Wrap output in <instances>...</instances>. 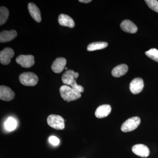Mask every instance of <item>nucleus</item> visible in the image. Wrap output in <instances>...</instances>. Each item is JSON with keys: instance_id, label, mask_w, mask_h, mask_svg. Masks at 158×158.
I'll list each match as a JSON object with an SVG mask.
<instances>
[{"instance_id": "obj_5", "label": "nucleus", "mask_w": 158, "mask_h": 158, "mask_svg": "<svg viewBox=\"0 0 158 158\" xmlns=\"http://www.w3.org/2000/svg\"><path fill=\"white\" fill-rule=\"evenodd\" d=\"M140 123L141 119L139 117H131L123 123L121 126V131L123 132L132 131L137 128Z\"/></svg>"}, {"instance_id": "obj_6", "label": "nucleus", "mask_w": 158, "mask_h": 158, "mask_svg": "<svg viewBox=\"0 0 158 158\" xmlns=\"http://www.w3.org/2000/svg\"><path fill=\"white\" fill-rule=\"evenodd\" d=\"M16 62L23 68H28L34 65V57L32 55H20L16 59Z\"/></svg>"}, {"instance_id": "obj_15", "label": "nucleus", "mask_w": 158, "mask_h": 158, "mask_svg": "<svg viewBox=\"0 0 158 158\" xmlns=\"http://www.w3.org/2000/svg\"><path fill=\"white\" fill-rule=\"evenodd\" d=\"M17 32L15 30L10 31H4L0 34V42H9L15 39L17 36Z\"/></svg>"}, {"instance_id": "obj_22", "label": "nucleus", "mask_w": 158, "mask_h": 158, "mask_svg": "<svg viewBox=\"0 0 158 158\" xmlns=\"http://www.w3.org/2000/svg\"><path fill=\"white\" fill-rule=\"evenodd\" d=\"M145 2L152 10L158 13V1L156 0H145Z\"/></svg>"}, {"instance_id": "obj_13", "label": "nucleus", "mask_w": 158, "mask_h": 158, "mask_svg": "<svg viewBox=\"0 0 158 158\" xmlns=\"http://www.w3.org/2000/svg\"><path fill=\"white\" fill-rule=\"evenodd\" d=\"M120 27L122 30L127 33L135 34L138 31V27L130 20H125L121 23Z\"/></svg>"}, {"instance_id": "obj_23", "label": "nucleus", "mask_w": 158, "mask_h": 158, "mask_svg": "<svg viewBox=\"0 0 158 158\" xmlns=\"http://www.w3.org/2000/svg\"><path fill=\"white\" fill-rule=\"evenodd\" d=\"M49 141L50 143L54 145H57L59 144V140L57 137L55 136H51L49 138Z\"/></svg>"}, {"instance_id": "obj_10", "label": "nucleus", "mask_w": 158, "mask_h": 158, "mask_svg": "<svg viewBox=\"0 0 158 158\" xmlns=\"http://www.w3.org/2000/svg\"><path fill=\"white\" fill-rule=\"evenodd\" d=\"M133 152L136 155L141 157H147L149 155L150 151L148 148L143 144H137L132 148Z\"/></svg>"}, {"instance_id": "obj_4", "label": "nucleus", "mask_w": 158, "mask_h": 158, "mask_svg": "<svg viewBox=\"0 0 158 158\" xmlns=\"http://www.w3.org/2000/svg\"><path fill=\"white\" fill-rule=\"evenodd\" d=\"M20 82L27 86H34L37 84L38 77L36 74L32 72H25L20 75Z\"/></svg>"}, {"instance_id": "obj_17", "label": "nucleus", "mask_w": 158, "mask_h": 158, "mask_svg": "<svg viewBox=\"0 0 158 158\" xmlns=\"http://www.w3.org/2000/svg\"><path fill=\"white\" fill-rule=\"evenodd\" d=\"M128 67L126 64H121L117 65L113 68L112 71V74L115 77H119L124 75L127 73Z\"/></svg>"}, {"instance_id": "obj_16", "label": "nucleus", "mask_w": 158, "mask_h": 158, "mask_svg": "<svg viewBox=\"0 0 158 158\" xmlns=\"http://www.w3.org/2000/svg\"><path fill=\"white\" fill-rule=\"evenodd\" d=\"M58 21L60 25L69 28H73L75 23L73 19L70 16L65 14H60L58 18Z\"/></svg>"}, {"instance_id": "obj_18", "label": "nucleus", "mask_w": 158, "mask_h": 158, "mask_svg": "<svg viewBox=\"0 0 158 158\" xmlns=\"http://www.w3.org/2000/svg\"><path fill=\"white\" fill-rule=\"evenodd\" d=\"M108 44L105 42H93L90 44L87 47V50L89 52H92L98 50L102 49L108 46Z\"/></svg>"}, {"instance_id": "obj_25", "label": "nucleus", "mask_w": 158, "mask_h": 158, "mask_svg": "<svg viewBox=\"0 0 158 158\" xmlns=\"http://www.w3.org/2000/svg\"><path fill=\"white\" fill-rule=\"evenodd\" d=\"M67 69L68 68H67V67H66V68H65V69H66V70H67Z\"/></svg>"}, {"instance_id": "obj_8", "label": "nucleus", "mask_w": 158, "mask_h": 158, "mask_svg": "<svg viewBox=\"0 0 158 158\" xmlns=\"http://www.w3.org/2000/svg\"><path fill=\"white\" fill-rule=\"evenodd\" d=\"M144 81L141 78H136L131 81L130 84V90L133 94H138L144 88Z\"/></svg>"}, {"instance_id": "obj_20", "label": "nucleus", "mask_w": 158, "mask_h": 158, "mask_svg": "<svg viewBox=\"0 0 158 158\" xmlns=\"http://www.w3.org/2000/svg\"><path fill=\"white\" fill-rule=\"evenodd\" d=\"M17 123L16 120L12 117H9L5 123V127L9 131H12L15 129Z\"/></svg>"}, {"instance_id": "obj_24", "label": "nucleus", "mask_w": 158, "mask_h": 158, "mask_svg": "<svg viewBox=\"0 0 158 158\" xmlns=\"http://www.w3.org/2000/svg\"><path fill=\"white\" fill-rule=\"evenodd\" d=\"M79 2L81 3H88L92 2V1L91 0H80Z\"/></svg>"}, {"instance_id": "obj_14", "label": "nucleus", "mask_w": 158, "mask_h": 158, "mask_svg": "<svg viewBox=\"0 0 158 158\" xmlns=\"http://www.w3.org/2000/svg\"><path fill=\"white\" fill-rule=\"evenodd\" d=\"M28 9L31 17L37 23L41 22V14L40 9L36 5L33 3H30L28 6Z\"/></svg>"}, {"instance_id": "obj_7", "label": "nucleus", "mask_w": 158, "mask_h": 158, "mask_svg": "<svg viewBox=\"0 0 158 158\" xmlns=\"http://www.w3.org/2000/svg\"><path fill=\"white\" fill-rule=\"evenodd\" d=\"M14 52L12 49L6 48L0 52V62L3 65H8L11 62V58L14 56Z\"/></svg>"}, {"instance_id": "obj_3", "label": "nucleus", "mask_w": 158, "mask_h": 158, "mask_svg": "<svg viewBox=\"0 0 158 158\" xmlns=\"http://www.w3.org/2000/svg\"><path fill=\"white\" fill-rule=\"evenodd\" d=\"M47 123L49 126L55 129L62 130L65 128V120L63 117L59 115H49L47 118Z\"/></svg>"}, {"instance_id": "obj_9", "label": "nucleus", "mask_w": 158, "mask_h": 158, "mask_svg": "<svg viewBox=\"0 0 158 158\" xmlns=\"http://www.w3.org/2000/svg\"><path fill=\"white\" fill-rule=\"evenodd\" d=\"M15 94L11 88L6 86L0 87V99L5 101H10L14 98Z\"/></svg>"}, {"instance_id": "obj_2", "label": "nucleus", "mask_w": 158, "mask_h": 158, "mask_svg": "<svg viewBox=\"0 0 158 158\" xmlns=\"http://www.w3.org/2000/svg\"><path fill=\"white\" fill-rule=\"evenodd\" d=\"M59 91L62 98L68 102L76 100L81 96V93L68 85H62L60 87Z\"/></svg>"}, {"instance_id": "obj_21", "label": "nucleus", "mask_w": 158, "mask_h": 158, "mask_svg": "<svg viewBox=\"0 0 158 158\" xmlns=\"http://www.w3.org/2000/svg\"><path fill=\"white\" fill-rule=\"evenodd\" d=\"M145 55L151 59L158 62V50L157 49H151L145 52Z\"/></svg>"}, {"instance_id": "obj_19", "label": "nucleus", "mask_w": 158, "mask_h": 158, "mask_svg": "<svg viewBox=\"0 0 158 158\" xmlns=\"http://www.w3.org/2000/svg\"><path fill=\"white\" fill-rule=\"evenodd\" d=\"M9 10L6 7L2 6L0 8V25L2 26L7 21L9 16Z\"/></svg>"}, {"instance_id": "obj_12", "label": "nucleus", "mask_w": 158, "mask_h": 158, "mask_svg": "<svg viewBox=\"0 0 158 158\" xmlns=\"http://www.w3.org/2000/svg\"><path fill=\"white\" fill-rule=\"evenodd\" d=\"M112 110L109 105H103L99 106L95 112V116L98 118H103L109 116Z\"/></svg>"}, {"instance_id": "obj_11", "label": "nucleus", "mask_w": 158, "mask_h": 158, "mask_svg": "<svg viewBox=\"0 0 158 158\" xmlns=\"http://www.w3.org/2000/svg\"><path fill=\"white\" fill-rule=\"evenodd\" d=\"M66 64V60L64 58H57L52 65V69L55 73H59L65 69Z\"/></svg>"}, {"instance_id": "obj_1", "label": "nucleus", "mask_w": 158, "mask_h": 158, "mask_svg": "<svg viewBox=\"0 0 158 158\" xmlns=\"http://www.w3.org/2000/svg\"><path fill=\"white\" fill-rule=\"evenodd\" d=\"M77 72H75L73 70H67L62 75V81L65 85L70 86L72 88L77 90L80 93L84 91V88L81 85L77 84L76 79L79 77Z\"/></svg>"}]
</instances>
